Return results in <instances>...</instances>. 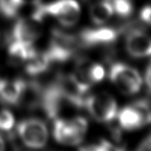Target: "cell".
Returning <instances> with one entry per match:
<instances>
[{
  "label": "cell",
  "instance_id": "obj_19",
  "mask_svg": "<svg viewBox=\"0 0 151 151\" xmlns=\"http://www.w3.org/2000/svg\"><path fill=\"white\" fill-rule=\"evenodd\" d=\"M150 135L149 134L143 139L135 151H150Z\"/></svg>",
  "mask_w": 151,
  "mask_h": 151
},
{
  "label": "cell",
  "instance_id": "obj_3",
  "mask_svg": "<svg viewBox=\"0 0 151 151\" xmlns=\"http://www.w3.org/2000/svg\"><path fill=\"white\" fill-rule=\"evenodd\" d=\"M77 37L62 31L52 30L46 55L51 63H65L73 57L79 47Z\"/></svg>",
  "mask_w": 151,
  "mask_h": 151
},
{
  "label": "cell",
  "instance_id": "obj_18",
  "mask_svg": "<svg viewBox=\"0 0 151 151\" xmlns=\"http://www.w3.org/2000/svg\"><path fill=\"white\" fill-rule=\"evenodd\" d=\"M150 7L149 5L142 7V9L140 12V19L146 24H150Z\"/></svg>",
  "mask_w": 151,
  "mask_h": 151
},
{
  "label": "cell",
  "instance_id": "obj_22",
  "mask_svg": "<svg viewBox=\"0 0 151 151\" xmlns=\"http://www.w3.org/2000/svg\"><path fill=\"white\" fill-rule=\"evenodd\" d=\"M150 76H151V71H150V65L148 64L147 68H146V70L145 72V83L146 85V87H147V89L149 93L150 91Z\"/></svg>",
  "mask_w": 151,
  "mask_h": 151
},
{
  "label": "cell",
  "instance_id": "obj_15",
  "mask_svg": "<svg viewBox=\"0 0 151 151\" xmlns=\"http://www.w3.org/2000/svg\"><path fill=\"white\" fill-rule=\"evenodd\" d=\"M111 4L117 16L122 18H127L132 16L134 10L132 0H107Z\"/></svg>",
  "mask_w": 151,
  "mask_h": 151
},
{
  "label": "cell",
  "instance_id": "obj_12",
  "mask_svg": "<svg viewBox=\"0 0 151 151\" xmlns=\"http://www.w3.org/2000/svg\"><path fill=\"white\" fill-rule=\"evenodd\" d=\"M7 48L9 62L13 66L24 64L36 51L33 45H27L15 41H10Z\"/></svg>",
  "mask_w": 151,
  "mask_h": 151
},
{
  "label": "cell",
  "instance_id": "obj_4",
  "mask_svg": "<svg viewBox=\"0 0 151 151\" xmlns=\"http://www.w3.org/2000/svg\"><path fill=\"white\" fill-rule=\"evenodd\" d=\"M118 114L119 127L126 131H134L150 122V105L148 99H141L122 108Z\"/></svg>",
  "mask_w": 151,
  "mask_h": 151
},
{
  "label": "cell",
  "instance_id": "obj_7",
  "mask_svg": "<svg viewBox=\"0 0 151 151\" xmlns=\"http://www.w3.org/2000/svg\"><path fill=\"white\" fill-rule=\"evenodd\" d=\"M17 134L27 147L42 149L48 140V129L46 124L37 118L24 119L17 126Z\"/></svg>",
  "mask_w": 151,
  "mask_h": 151
},
{
  "label": "cell",
  "instance_id": "obj_17",
  "mask_svg": "<svg viewBox=\"0 0 151 151\" xmlns=\"http://www.w3.org/2000/svg\"><path fill=\"white\" fill-rule=\"evenodd\" d=\"M104 151H127L124 145L121 144V141H115L113 143L106 139H102L99 142Z\"/></svg>",
  "mask_w": 151,
  "mask_h": 151
},
{
  "label": "cell",
  "instance_id": "obj_6",
  "mask_svg": "<svg viewBox=\"0 0 151 151\" xmlns=\"http://www.w3.org/2000/svg\"><path fill=\"white\" fill-rule=\"evenodd\" d=\"M84 107L95 120L101 123L112 122L117 115L115 99L108 93H97L85 98Z\"/></svg>",
  "mask_w": 151,
  "mask_h": 151
},
{
  "label": "cell",
  "instance_id": "obj_14",
  "mask_svg": "<svg viewBox=\"0 0 151 151\" xmlns=\"http://www.w3.org/2000/svg\"><path fill=\"white\" fill-rule=\"evenodd\" d=\"M113 9L107 0H101L93 4L89 9V16L96 24H102L111 17Z\"/></svg>",
  "mask_w": 151,
  "mask_h": 151
},
{
  "label": "cell",
  "instance_id": "obj_16",
  "mask_svg": "<svg viewBox=\"0 0 151 151\" xmlns=\"http://www.w3.org/2000/svg\"><path fill=\"white\" fill-rule=\"evenodd\" d=\"M15 126V117L8 110L0 111V131L5 133H10Z\"/></svg>",
  "mask_w": 151,
  "mask_h": 151
},
{
  "label": "cell",
  "instance_id": "obj_5",
  "mask_svg": "<svg viewBox=\"0 0 151 151\" xmlns=\"http://www.w3.org/2000/svg\"><path fill=\"white\" fill-rule=\"evenodd\" d=\"M110 80L126 95H133L141 90L142 79L137 70L124 63H114L109 71Z\"/></svg>",
  "mask_w": 151,
  "mask_h": 151
},
{
  "label": "cell",
  "instance_id": "obj_10",
  "mask_svg": "<svg viewBox=\"0 0 151 151\" xmlns=\"http://www.w3.org/2000/svg\"><path fill=\"white\" fill-rule=\"evenodd\" d=\"M122 29L126 31L125 47L129 55L137 59L150 56L151 40L143 29L132 26H125Z\"/></svg>",
  "mask_w": 151,
  "mask_h": 151
},
{
  "label": "cell",
  "instance_id": "obj_8",
  "mask_svg": "<svg viewBox=\"0 0 151 151\" xmlns=\"http://www.w3.org/2000/svg\"><path fill=\"white\" fill-rule=\"evenodd\" d=\"M123 29H116L112 27L86 28L77 36L79 46L84 48H93L111 45L118 39Z\"/></svg>",
  "mask_w": 151,
  "mask_h": 151
},
{
  "label": "cell",
  "instance_id": "obj_1",
  "mask_svg": "<svg viewBox=\"0 0 151 151\" xmlns=\"http://www.w3.org/2000/svg\"><path fill=\"white\" fill-rule=\"evenodd\" d=\"M40 20L52 17L65 27L74 26L81 17V7L76 0H55L47 4H37L32 13Z\"/></svg>",
  "mask_w": 151,
  "mask_h": 151
},
{
  "label": "cell",
  "instance_id": "obj_21",
  "mask_svg": "<svg viewBox=\"0 0 151 151\" xmlns=\"http://www.w3.org/2000/svg\"><path fill=\"white\" fill-rule=\"evenodd\" d=\"M78 151H104L102 146L99 145H85L79 149Z\"/></svg>",
  "mask_w": 151,
  "mask_h": 151
},
{
  "label": "cell",
  "instance_id": "obj_23",
  "mask_svg": "<svg viewBox=\"0 0 151 151\" xmlns=\"http://www.w3.org/2000/svg\"><path fill=\"white\" fill-rule=\"evenodd\" d=\"M5 148H6V145H5L4 139L0 135V151H5Z\"/></svg>",
  "mask_w": 151,
  "mask_h": 151
},
{
  "label": "cell",
  "instance_id": "obj_20",
  "mask_svg": "<svg viewBox=\"0 0 151 151\" xmlns=\"http://www.w3.org/2000/svg\"><path fill=\"white\" fill-rule=\"evenodd\" d=\"M41 0H13L15 4L20 8V10L26 5H37L40 3Z\"/></svg>",
  "mask_w": 151,
  "mask_h": 151
},
{
  "label": "cell",
  "instance_id": "obj_11",
  "mask_svg": "<svg viewBox=\"0 0 151 151\" xmlns=\"http://www.w3.org/2000/svg\"><path fill=\"white\" fill-rule=\"evenodd\" d=\"M26 81L22 79H0V102L4 105H20Z\"/></svg>",
  "mask_w": 151,
  "mask_h": 151
},
{
  "label": "cell",
  "instance_id": "obj_2",
  "mask_svg": "<svg viewBox=\"0 0 151 151\" xmlns=\"http://www.w3.org/2000/svg\"><path fill=\"white\" fill-rule=\"evenodd\" d=\"M53 136L58 143L65 145H76L81 143L86 137L88 122L82 116L71 119H54Z\"/></svg>",
  "mask_w": 151,
  "mask_h": 151
},
{
  "label": "cell",
  "instance_id": "obj_13",
  "mask_svg": "<svg viewBox=\"0 0 151 151\" xmlns=\"http://www.w3.org/2000/svg\"><path fill=\"white\" fill-rule=\"evenodd\" d=\"M52 64L46 51H35L24 63V70L29 76H38L46 72Z\"/></svg>",
  "mask_w": 151,
  "mask_h": 151
},
{
  "label": "cell",
  "instance_id": "obj_9",
  "mask_svg": "<svg viewBox=\"0 0 151 151\" xmlns=\"http://www.w3.org/2000/svg\"><path fill=\"white\" fill-rule=\"evenodd\" d=\"M43 21L31 15L29 17L20 18L15 24L11 33L10 41L27 45H33L42 33Z\"/></svg>",
  "mask_w": 151,
  "mask_h": 151
}]
</instances>
